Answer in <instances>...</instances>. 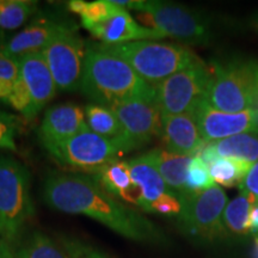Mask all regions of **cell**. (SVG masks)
Instances as JSON below:
<instances>
[{
    "label": "cell",
    "mask_w": 258,
    "mask_h": 258,
    "mask_svg": "<svg viewBox=\"0 0 258 258\" xmlns=\"http://www.w3.org/2000/svg\"><path fill=\"white\" fill-rule=\"evenodd\" d=\"M43 199L56 211L91 218L127 239L154 243L163 238L146 217L122 205L90 177L73 173L50 176L44 183Z\"/></svg>",
    "instance_id": "1"
},
{
    "label": "cell",
    "mask_w": 258,
    "mask_h": 258,
    "mask_svg": "<svg viewBox=\"0 0 258 258\" xmlns=\"http://www.w3.org/2000/svg\"><path fill=\"white\" fill-rule=\"evenodd\" d=\"M80 91L96 104L110 106L133 99L156 98V89L120 56L88 48Z\"/></svg>",
    "instance_id": "2"
},
{
    "label": "cell",
    "mask_w": 258,
    "mask_h": 258,
    "mask_svg": "<svg viewBox=\"0 0 258 258\" xmlns=\"http://www.w3.org/2000/svg\"><path fill=\"white\" fill-rule=\"evenodd\" d=\"M123 59L145 82L156 88L160 83L200 60L180 44L152 40L101 47Z\"/></svg>",
    "instance_id": "3"
},
{
    "label": "cell",
    "mask_w": 258,
    "mask_h": 258,
    "mask_svg": "<svg viewBox=\"0 0 258 258\" xmlns=\"http://www.w3.org/2000/svg\"><path fill=\"white\" fill-rule=\"evenodd\" d=\"M120 8L138 11L137 18L146 28L190 44H203L211 40V24L205 16L183 5L165 2L112 0Z\"/></svg>",
    "instance_id": "4"
},
{
    "label": "cell",
    "mask_w": 258,
    "mask_h": 258,
    "mask_svg": "<svg viewBox=\"0 0 258 258\" xmlns=\"http://www.w3.org/2000/svg\"><path fill=\"white\" fill-rule=\"evenodd\" d=\"M32 214L28 169L12 158L0 157V240H15Z\"/></svg>",
    "instance_id": "5"
},
{
    "label": "cell",
    "mask_w": 258,
    "mask_h": 258,
    "mask_svg": "<svg viewBox=\"0 0 258 258\" xmlns=\"http://www.w3.org/2000/svg\"><path fill=\"white\" fill-rule=\"evenodd\" d=\"M209 71L207 103L212 108L230 114L252 110L256 62H214Z\"/></svg>",
    "instance_id": "6"
},
{
    "label": "cell",
    "mask_w": 258,
    "mask_h": 258,
    "mask_svg": "<svg viewBox=\"0 0 258 258\" xmlns=\"http://www.w3.org/2000/svg\"><path fill=\"white\" fill-rule=\"evenodd\" d=\"M209 83L211 71L201 60L172 74L154 88L161 115L192 114L207 101Z\"/></svg>",
    "instance_id": "7"
},
{
    "label": "cell",
    "mask_w": 258,
    "mask_h": 258,
    "mask_svg": "<svg viewBox=\"0 0 258 258\" xmlns=\"http://www.w3.org/2000/svg\"><path fill=\"white\" fill-rule=\"evenodd\" d=\"M178 199L182 205L179 222L186 234L205 241H213L227 235L222 221L227 206L224 189L214 185L201 192L183 194Z\"/></svg>",
    "instance_id": "8"
},
{
    "label": "cell",
    "mask_w": 258,
    "mask_h": 258,
    "mask_svg": "<svg viewBox=\"0 0 258 258\" xmlns=\"http://www.w3.org/2000/svg\"><path fill=\"white\" fill-rule=\"evenodd\" d=\"M47 151L61 165L90 172L93 171L95 173L108 163L117 159L120 154L127 152L120 139L101 137L90 131L89 127Z\"/></svg>",
    "instance_id": "9"
},
{
    "label": "cell",
    "mask_w": 258,
    "mask_h": 258,
    "mask_svg": "<svg viewBox=\"0 0 258 258\" xmlns=\"http://www.w3.org/2000/svg\"><path fill=\"white\" fill-rule=\"evenodd\" d=\"M86 54L88 48L76 28L63 32L42 51L57 91L80 90Z\"/></svg>",
    "instance_id": "10"
},
{
    "label": "cell",
    "mask_w": 258,
    "mask_h": 258,
    "mask_svg": "<svg viewBox=\"0 0 258 258\" xmlns=\"http://www.w3.org/2000/svg\"><path fill=\"white\" fill-rule=\"evenodd\" d=\"M117 116L122 127L118 138L127 152L147 145L161 135V111L157 98L133 99L109 106Z\"/></svg>",
    "instance_id": "11"
},
{
    "label": "cell",
    "mask_w": 258,
    "mask_h": 258,
    "mask_svg": "<svg viewBox=\"0 0 258 258\" xmlns=\"http://www.w3.org/2000/svg\"><path fill=\"white\" fill-rule=\"evenodd\" d=\"M194 116L207 144L238 134L258 133V118L253 110L230 114L212 108L205 101L194 111Z\"/></svg>",
    "instance_id": "12"
},
{
    "label": "cell",
    "mask_w": 258,
    "mask_h": 258,
    "mask_svg": "<svg viewBox=\"0 0 258 258\" xmlns=\"http://www.w3.org/2000/svg\"><path fill=\"white\" fill-rule=\"evenodd\" d=\"M19 80L30 98V116L35 117L56 95V85L42 53L19 57Z\"/></svg>",
    "instance_id": "13"
},
{
    "label": "cell",
    "mask_w": 258,
    "mask_h": 258,
    "mask_svg": "<svg viewBox=\"0 0 258 258\" xmlns=\"http://www.w3.org/2000/svg\"><path fill=\"white\" fill-rule=\"evenodd\" d=\"M86 128L85 110L79 105L67 103L48 109L38 129V137L48 150L70 140Z\"/></svg>",
    "instance_id": "14"
},
{
    "label": "cell",
    "mask_w": 258,
    "mask_h": 258,
    "mask_svg": "<svg viewBox=\"0 0 258 258\" xmlns=\"http://www.w3.org/2000/svg\"><path fill=\"white\" fill-rule=\"evenodd\" d=\"M74 28L72 24L49 18H37L23 30L5 41L3 51L10 56L22 57L28 54L42 53L63 32Z\"/></svg>",
    "instance_id": "15"
},
{
    "label": "cell",
    "mask_w": 258,
    "mask_h": 258,
    "mask_svg": "<svg viewBox=\"0 0 258 258\" xmlns=\"http://www.w3.org/2000/svg\"><path fill=\"white\" fill-rule=\"evenodd\" d=\"M161 138L169 152L195 157L207 145L192 114L161 115Z\"/></svg>",
    "instance_id": "16"
},
{
    "label": "cell",
    "mask_w": 258,
    "mask_h": 258,
    "mask_svg": "<svg viewBox=\"0 0 258 258\" xmlns=\"http://www.w3.org/2000/svg\"><path fill=\"white\" fill-rule=\"evenodd\" d=\"M98 40L104 42L106 46L124 44L129 42L145 40H160L166 37L161 32L140 25L132 17L125 9L105 19L104 22L92 25L86 29Z\"/></svg>",
    "instance_id": "17"
},
{
    "label": "cell",
    "mask_w": 258,
    "mask_h": 258,
    "mask_svg": "<svg viewBox=\"0 0 258 258\" xmlns=\"http://www.w3.org/2000/svg\"><path fill=\"white\" fill-rule=\"evenodd\" d=\"M198 157L211 165L218 158L239 160L253 165L258 161V133H244L208 143Z\"/></svg>",
    "instance_id": "18"
},
{
    "label": "cell",
    "mask_w": 258,
    "mask_h": 258,
    "mask_svg": "<svg viewBox=\"0 0 258 258\" xmlns=\"http://www.w3.org/2000/svg\"><path fill=\"white\" fill-rule=\"evenodd\" d=\"M127 163L132 179L141 194L140 208L145 212H150V206L164 194L172 192L160 176L150 152L129 159Z\"/></svg>",
    "instance_id": "19"
},
{
    "label": "cell",
    "mask_w": 258,
    "mask_h": 258,
    "mask_svg": "<svg viewBox=\"0 0 258 258\" xmlns=\"http://www.w3.org/2000/svg\"><path fill=\"white\" fill-rule=\"evenodd\" d=\"M95 180L111 196L120 198L140 207L141 194L135 186L127 160L116 159L96 172Z\"/></svg>",
    "instance_id": "20"
},
{
    "label": "cell",
    "mask_w": 258,
    "mask_h": 258,
    "mask_svg": "<svg viewBox=\"0 0 258 258\" xmlns=\"http://www.w3.org/2000/svg\"><path fill=\"white\" fill-rule=\"evenodd\" d=\"M150 154L170 191L177 195V198L185 194L186 175L194 157L180 156L160 148L150 151Z\"/></svg>",
    "instance_id": "21"
},
{
    "label": "cell",
    "mask_w": 258,
    "mask_h": 258,
    "mask_svg": "<svg viewBox=\"0 0 258 258\" xmlns=\"http://www.w3.org/2000/svg\"><path fill=\"white\" fill-rule=\"evenodd\" d=\"M256 203V199L252 195L244 191H240L239 196L228 202L222 217L226 233L233 235L250 234V214Z\"/></svg>",
    "instance_id": "22"
},
{
    "label": "cell",
    "mask_w": 258,
    "mask_h": 258,
    "mask_svg": "<svg viewBox=\"0 0 258 258\" xmlns=\"http://www.w3.org/2000/svg\"><path fill=\"white\" fill-rule=\"evenodd\" d=\"M86 124L93 133L109 139H118L122 135V127L117 116L109 106L96 104L86 105Z\"/></svg>",
    "instance_id": "23"
},
{
    "label": "cell",
    "mask_w": 258,
    "mask_h": 258,
    "mask_svg": "<svg viewBox=\"0 0 258 258\" xmlns=\"http://www.w3.org/2000/svg\"><path fill=\"white\" fill-rule=\"evenodd\" d=\"M67 6L71 12L82 18V24L85 29L104 22L105 19L122 10L120 6L114 4L112 0H96V2L72 0Z\"/></svg>",
    "instance_id": "24"
},
{
    "label": "cell",
    "mask_w": 258,
    "mask_h": 258,
    "mask_svg": "<svg viewBox=\"0 0 258 258\" xmlns=\"http://www.w3.org/2000/svg\"><path fill=\"white\" fill-rule=\"evenodd\" d=\"M36 11V2L0 0V30H15L22 27Z\"/></svg>",
    "instance_id": "25"
},
{
    "label": "cell",
    "mask_w": 258,
    "mask_h": 258,
    "mask_svg": "<svg viewBox=\"0 0 258 258\" xmlns=\"http://www.w3.org/2000/svg\"><path fill=\"white\" fill-rule=\"evenodd\" d=\"M251 166L252 165L239 160L218 158L208 167L215 183L226 188H232V186L240 185Z\"/></svg>",
    "instance_id": "26"
},
{
    "label": "cell",
    "mask_w": 258,
    "mask_h": 258,
    "mask_svg": "<svg viewBox=\"0 0 258 258\" xmlns=\"http://www.w3.org/2000/svg\"><path fill=\"white\" fill-rule=\"evenodd\" d=\"M16 258H70L62 246H59L46 234L35 232L15 254Z\"/></svg>",
    "instance_id": "27"
},
{
    "label": "cell",
    "mask_w": 258,
    "mask_h": 258,
    "mask_svg": "<svg viewBox=\"0 0 258 258\" xmlns=\"http://www.w3.org/2000/svg\"><path fill=\"white\" fill-rule=\"evenodd\" d=\"M214 185L215 182L212 178L207 164L200 157H194L186 175V192H201Z\"/></svg>",
    "instance_id": "28"
},
{
    "label": "cell",
    "mask_w": 258,
    "mask_h": 258,
    "mask_svg": "<svg viewBox=\"0 0 258 258\" xmlns=\"http://www.w3.org/2000/svg\"><path fill=\"white\" fill-rule=\"evenodd\" d=\"M19 79V59L0 50V99L8 101Z\"/></svg>",
    "instance_id": "29"
},
{
    "label": "cell",
    "mask_w": 258,
    "mask_h": 258,
    "mask_svg": "<svg viewBox=\"0 0 258 258\" xmlns=\"http://www.w3.org/2000/svg\"><path fill=\"white\" fill-rule=\"evenodd\" d=\"M61 246L70 258H112L102 251L95 249L74 238H61Z\"/></svg>",
    "instance_id": "30"
},
{
    "label": "cell",
    "mask_w": 258,
    "mask_h": 258,
    "mask_svg": "<svg viewBox=\"0 0 258 258\" xmlns=\"http://www.w3.org/2000/svg\"><path fill=\"white\" fill-rule=\"evenodd\" d=\"M16 131V118L8 112L0 110V148L9 151L17 150L15 141Z\"/></svg>",
    "instance_id": "31"
},
{
    "label": "cell",
    "mask_w": 258,
    "mask_h": 258,
    "mask_svg": "<svg viewBox=\"0 0 258 258\" xmlns=\"http://www.w3.org/2000/svg\"><path fill=\"white\" fill-rule=\"evenodd\" d=\"M182 205L177 195L172 192L164 194L150 206V213H159L163 215H179Z\"/></svg>",
    "instance_id": "32"
},
{
    "label": "cell",
    "mask_w": 258,
    "mask_h": 258,
    "mask_svg": "<svg viewBox=\"0 0 258 258\" xmlns=\"http://www.w3.org/2000/svg\"><path fill=\"white\" fill-rule=\"evenodd\" d=\"M240 191L252 195L258 203V161L253 164L239 185Z\"/></svg>",
    "instance_id": "33"
},
{
    "label": "cell",
    "mask_w": 258,
    "mask_h": 258,
    "mask_svg": "<svg viewBox=\"0 0 258 258\" xmlns=\"http://www.w3.org/2000/svg\"><path fill=\"white\" fill-rule=\"evenodd\" d=\"M249 231L250 234L258 237V203L252 207L250 214V221H249Z\"/></svg>",
    "instance_id": "34"
},
{
    "label": "cell",
    "mask_w": 258,
    "mask_h": 258,
    "mask_svg": "<svg viewBox=\"0 0 258 258\" xmlns=\"http://www.w3.org/2000/svg\"><path fill=\"white\" fill-rule=\"evenodd\" d=\"M0 258H16L15 253L10 249L9 243L0 240Z\"/></svg>",
    "instance_id": "35"
},
{
    "label": "cell",
    "mask_w": 258,
    "mask_h": 258,
    "mask_svg": "<svg viewBox=\"0 0 258 258\" xmlns=\"http://www.w3.org/2000/svg\"><path fill=\"white\" fill-rule=\"evenodd\" d=\"M253 257L258 258V237L254 238V246H253Z\"/></svg>",
    "instance_id": "36"
},
{
    "label": "cell",
    "mask_w": 258,
    "mask_h": 258,
    "mask_svg": "<svg viewBox=\"0 0 258 258\" xmlns=\"http://www.w3.org/2000/svg\"><path fill=\"white\" fill-rule=\"evenodd\" d=\"M4 44H5L4 32H3V30H0V50L3 49V47H4Z\"/></svg>",
    "instance_id": "37"
},
{
    "label": "cell",
    "mask_w": 258,
    "mask_h": 258,
    "mask_svg": "<svg viewBox=\"0 0 258 258\" xmlns=\"http://www.w3.org/2000/svg\"><path fill=\"white\" fill-rule=\"evenodd\" d=\"M257 24H258V21H257Z\"/></svg>",
    "instance_id": "38"
}]
</instances>
